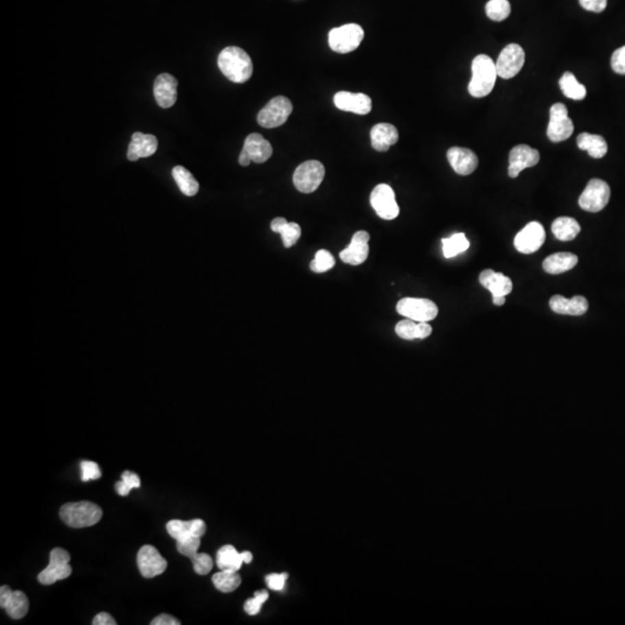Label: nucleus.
I'll return each mask as SVG.
<instances>
[{
    "instance_id": "obj_3",
    "label": "nucleus",
    "mask_w": 625,
    "mask_h": 625,
    "mask_svg": "<svg viewBox=\"0 0 625 625\" xmlns=\"http://www.w3.org/2000/svg\"><path fill=\"white\" fill-rule=\"evenodd\" d=\"M60 519L72 528H85L97 525L102 518V510L91 502L67 503L60 507Z\"/></svg>"
},
{
    "instance_id": "obj_42",
    "label": "nucleus",
    "mask_w": 625,
    "mask_h": 625,
    "mask_svg": "<svg viewBox=\"0 0 625 625\" xmlns=\"http://www.w3.org/2000/svg\"><path fill=\"white\" fill-rule=\"evenodd\" d=\"M82 481L89 482L92 480H99L101 477V470L97 466V463L93 461H82Z\"/></svg>"
},
{
    "instance_id": "obj_49",
    "label": "nucleus",
    "mask_w": 625,
    "mask_h": 625,
    "mask_svg": "<svg viewBox=\"0 0 625 625\" xmlns=\"http://www.w3.org/2000/svg\"><path fill=\"white\" fill-rule=\"evenodd\" d=\"M116 490H117V493H119V496L126 497L129 495L130 491H131L132 488H130L129 485L126 484V482L121 481L116 483Z\"/></svg>"
},
{
    "instance_id": "obj_37",
    "label": "nucleus",
    "mask_w": 625,
    "mask_h": 625,
    "mask_svg": "<svg viewBox=\"0 0 625 625\" xmlns=\"http://www.w3.org/2000/svg\"><path fill=\"white\" fill-rule=\"evenodd\" d=\"M167 532L175 540H182L188 536H196L193 533V520L190 521H181V520H172L167 523ZM198 537V536H197Z\"/></svg>"
},
{
    "instance_id": "obj_27",
    "label": "nucleus",
    "mask_w": 625,
    "mask_h": 625,
    "mask_svg": "<svg viewBox=\"0 0 625 625\" xmlns=\"http://www.w3.org/2000/svg\"><path fill=\"white\" fill-rule=\"evenodd\" d=\"M578 257L571 252H557L543 261V270L549 274H564L577 266Z\"/></svg>"
},
{
    "instance_id": "obj_7",
    "label": "nucleus",
    "mask_w": 625,
    "mask_h": 625,
    "mask_svg": "<svg viewBox=\"0 0 625 625\" xmlns=\"http://www.w3.org/2000/svg\"><path fill=\"white\" fill-rule=\"evenodd\" d=\"M611 195V187L608 183L599 178H593L579 197V207L587 212L601 211L609 203Z\"/></svg>"
},
{
    "instance_id": "obj_26",
    "label": "nucleus",
    "mask_w": 625,
    "mask_h": 625,
    "mask_svg": "<svg viewBox=\"0 0 625 625\" xmlns=\"http://www.w3.org/2000/svg\"><path fill=\"white\" fill-rule=\"evenodd\" d=\"M395 331L397 336L403 340H424L432 333V327L427 322H416L407 318L396 325Z\"/></svg>"
},
{
    "instance_id": "obj_6",
    "label": "nucleus",
    "mask_w": 625,
    "mask_h": 625,
    "mask_svg": "<svg viewBox=\"0 0 625 625\" xmlns=\"http://www.w3.org/2000/svg\"><path fill=\"white\" fill-rule=\"evenodd\" d=\"M292 102L285 97H276L259 111L257 122L267 129L283 126L292 114Z\"/></svg>"
},
{
    "instance_id": "obj_50",
    "label": "nucleus",
    "mask_w": 625,
    "mask_h": 625,
    "mask_svg": "<svg viewBox=\"0 0 625 625\" xmlns=\"http://www.w3.org/2000/svg\"><path fill=\"white\" fill-rule=\"evenodd\" d=\"M241 557H242V561H244V563H246V564H249V563H252V552H241Z\"/></svg>"
},
{
    "instance_id": "obj_22",
    "label": "nucleus",
    "mask_w": 625,
    "mask_h": 625,
    "mask_svg": "<svg viewBox=\"0 0 625 625\" xmlns=\"http://www.w3.org/2000/svg\"><path fill=\"white\" fill-rule=\"evenodd\" d=\"M158 139L153 134L134 132L132 141L128 148V159L130 161H137L141 158H148L156 152Z\"/></svg>"
},
{
    "instance_id": "obj_8",
    "label": "nucleus",
    "mask_w": 625,
    "mask_h": 625,
    "mask_svg": "<svg viewBox=\"0 0 625 625\" xmlns=\"http://www.w3.org/2000/svg\"><path fill=\"white\" fill-rule=\"evenodd\" d=\"M71 555L62 547H55L50 552L49 565L38 574V581L42 585L55 584L56 581L63 580L72 574L70 565Z\"/></svg>"
},
{
    "instance_id": "obj_45",
    "label": "nucleus",
    "mask_w": 625,
    "mask_h": 625,
    "mask_svg": "<svg viewBox=\"0 0 625 625\" xmlns=\"http://www.w3.org/2000/svg\"><path fill=\"white\" fill-rule=\"evenodd\" d=\"M579 3L586 11L601 13L607 8L608 0H579Z\"/></svg>"
},
{
    "instance_id": "obj_11",
    "label": "nucleus",
    "mask_w": 625,
    "mask_h": 625,
    "mask_svg": "<svg viewBox=\"0 0 625 625\" xmlns=\"http://www.w3.org/2000/svg\"><path fill=\"white\" fill-rule=\"evenodd\" d=\"M272 152V146L266 138L262 137V134H249L244 141L239 163L244 167L249 166L252 161L256 163H266L270 159Z\"/></svg>"
},
{
    "instance_id": "obj_28",
    "label": "nucleus",
    "mask_w": 625,
    "mask_h": 625,
    "mask_svg": "<svg viewBox=\"0 0 625 625\" xmlns=\"http://www.w3.org/2000/svg\"><path fill=\"white\" fill-rule=\"evenodd\" d=\"M577 145L581 151H587L594 159H601L608 152L607 141L599 134L582 132L578 136Z\"/></svg>"
},
{
    "instance_id": "obj_32",
    "label": "nucleus",
    "mask_w": 625,
    "mask_h": 625,
    "mask_svg": "<svg viewBox=\"0 0 625 625\" xmlns=\"http://www.w3.org/2000/svg\"><path fill=\"white\" fill-rule=\"evenodd\" d=\"M172 174H173L175 182L178 183V188L182 193H185V196L193 197L198 193L200 185L187 168L182 166L174 167Z\"/></svg>"
},
{
    "instance_id": "obj_20",
    "label": "nucleus",
    "mask_w": 625,
    "mask_h": 625,
    "mask_svg": "<svg viewBox=\"0 0 625 625\" xmlns=\"http://www.w3.org/2000/svg\"><path fill=\"white\" fill-rule=\"evenodd\" d=\"M178 82L175 77L169 73H163L158 75L154 82V97L159 107H173L178 100Z\"/></svg>"
},
{
    "instance_id": "obj_41",
    "label": "nucleus",
    "mask_w": 625,
    "mask_h": 625,
    "mask_svg": "<svg viewBox=\"0 0 625 625\" xmlns=\"http://www.w3.org/2000/svg\"><path fill=\"white\" fill-rule=\"evenodd\" d=\"M191 562H193V571L200 576H207L211 572L212 567H213V561L207 554H197L195 557L191 558Z\"/></svg>"
},
{
    "instance_id": "obj_13",
    "label": "nucleus",
    "mask_w": 625,
    "mask_h": 625,
    "mask_svg": "<svg viewBox=\"0 0 625 625\" xmlns=\"http://www.w3.org/2000/svg\"><path fill=\"white\" fill-rule=\"evenodd\" d=\"M370 205L377 215L385 220H392L400 215V207L396 203L395 193L388 185H379L370 193Z\"/></svg>"
},
{
    "instance_id": "obj_19",
    "label": "nucleus",
    "mask_w": 625,
    "mask_h": 625,
    "mask_svg": "<svg viewBox=\"0 0 625 625\" xmlns=\"http://www.w3.org/2000/svg\"><path fill=\"white\" fill-rule=\"evenodd\" d=\"M368 241H370V234L365 231H359L352 237L351 244H349L343 252H340V259L351 266L363 264L370 254Z\"/></svg>"
},
{
    "instance_id": "obj_17",
    "label": "nucleus",
    "mask_w": 625,
    "mask_h": 625,
    "mask_svg": "<svg viewBox=\"0 0 625 625\" xmlns=\"http://www.w3.org/2000/svg\"><path fill=\"white\" fill-rule=\"evenodd\" d=\"M539 161H540V153L537 150L530 148L528 145H517L510 150V166H508L510 178H518L522 170L536 166Z\"/></svg>"
},
{
    "instance_id": "obj_15",
    "label": "nucleus",
    "mask_w": 625,
    "mask_h": 625,
    "mask_svg": "<svg viewBox=\"0 0 625 625\" xmlns=\"http://www.w3.org/2000/svg\"><path fill=\"white\" fill-rule=\"evenodd\" d=\"M137 565L144 578H154L163 574L167 569V561L153 545H144L138 552Z\"/></svg>"
},
{
    "instance_id": "obj_30",
    "label": "nucleus",
    "mask_w": 625,
    "mask_h": 625,
    "mask_svg": "<svg viewBox=\"0 0 625 625\" xmlns=\"http://www.w3.org/2000/svg\"><path fill=\"white\" fill-rule=\"evenodd\" d=\"M552 233L558 240L571 241L580 233V225L576 219L570 217H559L552 222Z\"/></svg>"
},
{
    "instance_id": "obj_24",
    "label": "nucleus",
    "mask_w": 625,
    "mask_h": 625,
    "mask_svg": "<svg viewBox=\"0 0 625 625\" xmlns=\"http://www.w3.org/2000/svg\"><path fill=\"white\" fill-rule=\"evenodd\" d=\"M480 283L484 289L490 291L492 296H506L513 290L510 278L491 269H486L480 274Z\"/></svg>"
},
{
    "instance_id": "obj_25",
    "label": "nucleus",
    "mask_w": 625,
    "mask_h": 625,
    "mask_svg": "<svg viewBox=\"0 0 625 625\" xmlns=\"http://www.w3.org/2000/svg\"><path fill=\"white\" fill-rule=\"evenodd\" d=\"M370 141L377 152H387L399 141V131L389 123H379L370 130Z\"/></svg>"
},
{
    "instance_id": "obj_39",
    "label": "nucleus",
    "mask_w": 625,
    "mask_h": 625,
    "mask_svg": "<svg viewBox=\"0 0 625 625\" xmlns=\"http://www.w3.org/2000/svg\"><path fill=\"white\" fill-rule=\"evenodd\" d=\"M200 547V537L188 536L185 537V539H182V540L176 541L178 552L181 555L185 556V557H188L190 559L198 554Z\"/></svg>"
},
{
    "instance_id": "obj_10",
    "label": "nucleus",
    "mask_w": 625,
    "mask_h": 625,
    "mask_svg": "<svg viewBox=\"0 0 625 625\" xmlns=\"http://www.w3.org/2000/svg\"><path fill=\"white\" fill-rule=\"evenodd\" d=\"M574 131V122L569 117V111L565 104H555L552 106L547 129V138L552 143H561L569 139Z\"/></svg>"
},
{
    "instance_id": "obj_38",
    "label": "nucleus",
    "mask_w": 625,
    "mask_h": 625,
    "mask_svg": "<svg viewBox=\"0 0 625 625\" xmlns=\"http://www.w3.org/2000/svg\"><path fill=\"white\" fill-rule=\"evenodd\" d=\"M333 266H335L333 256L328 250L321 249L316 252L315 259L311 261V270L314 271L316 274H322V272H327L330 269H333Z\"/></svg>"
},
{
    "instance_id": "obj_2",
    "label": "nucleus",
    "mask_w": 625,
    "mask_h": 625,
    "mask_svg": "<svg viewBox=\"0 0 625 625\" xmlns=\"http://www.w3.org/2000/svg\"><path fill=\"white\" fill-rule=\"evenodd\" d=\"M473 77L468 86V92L473 97H484L492 92L496 84V62L486 55H478L471 64Z\"/></svg>"
},
{
    "instance_id": "obj_46",
    "label": "nucleus",
    "mask_w": 625,
    "mask_h": 625,
    "mask_svg": "<svg viewBox=\"0 0 625 625\" xmlns=\"http://www.w3.org/2000/svg\"><path fill=\"white\" fill-rule=\"evenodd\" d=\"M122 481L126 482L131 488H137L141 486V478L137 473H132V471H124L122 473Z\"/></svg>"
},
{
    "instance_id": "obj_23",
    "label": "nucleus",
    "mask_w": 625,
    "mask_h": 625,
    "mask_svg": "<svg viewBox=\"0 0 625 625\" xmlns=\"http://www.w3.org/2000/svg\"><path fill=\"white\" fill-rule=\"evenodd\" d=\"M550 308L557 314L580 316L589 311V301L581 296H576L572 299H566L562 296H554L550 299Z\"/></svg>"
},
{
    "instance_id": "obj_18",
    "label": "nucleus",
    "mask_w": 625,
    "mask_h": 625,
    "mask_svg": "<svg viewBox=\"0 0 625 625\" xmlns=\"http://www.w3.org/2000/svg\"><path fill=\"white\" fill-rule=\"evenodd\" d=\"M333 104L340 110L357 115H367L372 110V100L363 93L338 92L333 97Z\"/></svg>"
},
{
    "instance_id": "obj_14",
    "label": "nucleus",
    "mask_w": 625,
    "mask_h": 625,
    "mask_svg": "<svg viewBox=\"0 0 625 625\" xmlns=\"http://www.w3.org/2000/svg\"><path fill=\"white\" fill-rule=\"evenodd\" d=\"M545 242V231L540 222H532L526 225L515 239V247L521 254H533Z\"/></svg>"
},
{
    "instance_id": "obj_1",
    "label": "nucleus",
    "mask_w": 625,
    "mask_h": 625,
    "mask_svg": "<svg viewBox=\"0 0 625 625\" xmlns=\"http://www.w3.org/2000/svg\"><path fill=\"white\" fill-rule=\"evenodd\" d=\"M222 73L231 82L244 84L252 75V62L248 54L237 47H227L218 57Z\"/></svg>"
},
{
    "instance_id": "obj_44",
    "label": "nucleus",
    "mask_w": 625,
    "mask_h": 625,
    "mask_svg": "<svg viewBox=\"0 0 625 625\" xmlns=\"http://www.w3.org/2000/svg\"><path fill=\"white\" fill-rule=\"evenodd\" d=\"M289 578L287 574H269L267 579L268 586L272 591H281L285 587L286 580Z\"/></svg>"
},
{
    "instance_id": "obj_48",
    "label": "nucleus",
    "mask_w": 625,
    "mask_h": 625,
    "mask_svg": "<svg viewBox=\"0 0 625 625\" xmlns=\"http://www.w3.org/2000/svg\"><path fill=\"white\" fill-rule=\"evenodd\" d=\"M93 625H116L115 620L108 613H100L93 620Z\"/></svg>"
},
{
    "instance_id": "obj_36",
    "label": "nucleus",
    "mask_w": 625,
    "mask_h": 625,
    "mask_svg": "<svg viewBox=\"0 0 625 625\" xmlns=\"http://www.w3.org/2000/svg\"><path fill=\"white\" fill-rule=\"evenodd\" d=\"M485 12L492 21L500 23L510 16V4L508 0H488Z\"/></svg>"
},
{
    "instance_id": "obj_4",
    "label": "nucleus",
    "mask_w": 625,
    "mask_h": 625,
    "mask_svg": "<svg viewBox=\"0 0 625 625\" xmlns=\"http://www.w3.org/2000/svg\"><path fill=\"white\" fill-rule=\"evenodd\" d=\"M364 30L355 23L333 28L329 33V45L338 54H349L358 48L364 40Z\"/></svg>"
},
{
    "instance_id": "obj_40",
    "label": "nucleus",
    "mask_w": 625,
    "mask_h": 625,
    "mask_svg": "<svg viewBox=\"0 0 625 625\" xmlns=\"http://www.w3.org/2000/svg\"><path fill=\"white\" fill-rule=\"evenodd\" d=\"M269 599V593L267 591H259L252 599H248L244 603V611L248 615H257L261 611L264 602Z\"/></svg>"
},
{
    "instance_id": "obj_29",
    "label": "nucleus",
    "mask_w": 625,
    "mask_h": 625,
    "mask_svg": "<svg viewBox=\"0 0 625 625\" xmlns=\"http://www.w3.org/2000/svg\"><path fill=\"white\" fill-rule=\"evenodd\" d=\"M271 230L279 233L285 248H291L301 237V227L296 222H289L285 218H274L271 222Z\"/></svg>"
},
{
    "instance_id": "obj_16",
    "label": "nucleus",
    "mask_w": 625,
    "mask_h": 625,
    "mask_svg": "<svg viewBox=\"0 0 625 625\" xmlns=\"http://www.w3.org/2000/svg\"><path fill=\"white\" fill-rule=\"evenodd\" d=\"M0 607L6 611L10 617L20 620L25 617L30 611V601L21 591H12L8 586H1Z\"/></svg>"
},
{
    "instance_id": "obj_43",
    "label": "nucleus",
    "mask_w": 625,
    "mask_h": 625,
    "mask_svg": "<svg viewBox=\"0 0 625 625\" xmlns=\"http://www.w3.org/2000/svg\"><path fill=\"white\" fill-rule=\"evenodd\" d=\"M611 67L616 73L625 75V45L618 48L611 56Z\"/></svg>"
},
{
    "instance_id": "obj_21",
    "label": "nucleus",
    "mask_w": 625,
    "mask_h": 625,
    "mask_svg": "<svg viewBox=\"0 0 625 625\" xmlns=\"http://www.w3.org/2000/svg\"><path fill=\"white\" fill-rule=\"evenodd\" d=\"M448 163L456 174L470 175L478 166V158L475 153L464 148H451L447 152Z\"/></svg>"
},
{
    "instance_id": "obj_34",
    "label": "nucleus",
    "mask_w": 625,
    "mask_h": 625,
    "mask_svg": "<svg viewBox=\"0 0 625 625\" xmlns=\"http://www.w3.org/2000/svg\"><path fill=\"white\" fill-rule=\"evenodd\" d=\"M212 581L220 592L232 593L240 587L241 577L237 571L220 570L212 577Z\"/></svg>"
},
{
    "instance_id": "obj_12",
    "label": "nucleus",
    "mask_w": 625,
    "mask_h": 625,
    "mask_svg": "<svg viewBox=\"0 0 625 625\" xmlns=\"http://www.w3.org/2000/svg\"><path fill=\"white\" fill-rule=\"evenodd\" d=\"M526 56L521 45L510 43L503 49L496 62L498 77L510 79L521 71L525 64Z\"/></svg>"
},
{
    "instance_id": "obj_9",
    "label": "nucleus",
    "mask_w": 625,
    "mask_h": 625,
    "mask_svg": "<svg viewBox=\"0 0 625 625\" xmlns=\"http://www.w3.org/2000/svg\"><path fill=\"white\" fill-rule=\"evenodd\" d=\"M396 311L404 318L416 322H429L437 318V305L429 299L404 298L396 305Z\"/></svg>"
},
{
    "instance_id": "obj_35",
    "label": "nucleus",
    "mask_w": 625,
    "mask_h": 625,
    "mask_svg": "<svg viewBox=\"0 0 625 625\" xmlns=\"http://www.w3.org/2000/svg\"><path fill=\"white\" fill-rule=\"evenodd\" d=\"M469 247L470 242L463 233H456L443 239V252L446 259L456 257L461 252H467Z\"/></svg>"
},
{
    "instance_id": "obj_51",
    "label": "nucleus",
    "mask_w": 625,
    "mask_h": 625,
    "mask_svg": "<svg viewBox=\"0 0 625 625\" xmlns=\"http://www.w3.org/2000/svg\"><path fill=\"white\" fill-rule=\"evenodd\" d=\"M492 303L496 306H503L505 304V296H492Z\"/></svg>"
},
{
    "instance_id": "obj_47",
    "label": "nucleus",
    "mask_w": 625,
    "mask_h": 625,
    "mask_svg": "<svg viewBox=\"0 0 625 625\" xmlns=\"http://www.w3.org/2000/svg\"><path fill=\"white\" fill-rule=\"evenodd\" d=\"M152 625H180L181 622L176 620V618L170 616V615L161 614L159 616H156L152 622H151Z\"/></svg>"
},
{
    "instance_id": "obj_33",
    "label": "nucleus",
    "mask_w": 625,
    "mask_h": 625,
    "mask_svg": "<svg viewBox=\"0 0 625 625\" xmlns=\"http://www.w3.org/2000/svg\"><path fill=\"white\" fill-rule=\"evenodd\" d=\"M559 87L562 89L563 94L572 100H584L586 97V87L578 82L574 73L565 72L562 78L559 79Z\"/></svg>"
},
{
    "instance_id": "obj_5",
    "label": "nucleus",
    "mask_w": 625,
    "mask_h": 625,
    "mask_svg": "<svg viewBox=\"0 0 625 625\" xmlns=\"http://www.w3.org/2000/svg\"><path fill=\"white\" fill-rule=\"evenodd\" d=\"M325 174L326 169L320 161L309 160L296 168L293 174V183L300 193H314L323 181Z\"/></svg>"
},
{
    "instance_id": "obj_31",
    "label": "nucleus",
    "mask_w": 625,
    "mask_h": 625,
    "mask_svg": "<svg viewBox=\"0 0 625 625\" xmlns=\"http://www.w3.org/2000/svg\"><path fill=\"white\" fill-rule=\"evenodd\" d=\"M244 564L240 552L233 545H224L217 552V565L220 570L239 571Z\"/></svg>"
}]
</instances>
